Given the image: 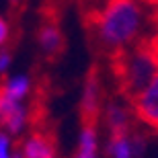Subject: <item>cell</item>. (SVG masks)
<instances>
[{
	"mask_svg": "<svg viewBox=\"0 0 158 158\" xmlns=\"http://www.w3.org/2000/svg\"><path fill=\"white\" fill-rule=\"evenodd\" d=\"M99 43L111 52L135 45L146 29V12L140 0H107L93 21Z\"/></svg>",
	"mask_w": 158,
	"mask_h": 158,
	"instance_id": "obj_1",
	"label": "cell"
},
{
	"mask_svg": "<svg viewBox=\"0 0 158 158\" xmlns=\"http://www.w3.org/2000/svg\"><path fill=\"white\" fill-rule=\"evenodd\" d=\"M119 84L129 99H134L158 72V56L152 43H135L119 52L115 62Z\"/></svg>",
	"mask_w": 158,
	"mask_h": 158,
	"instance_id": "obj_2",
	"label": "cell"
},
{
	"mask_svg": "<svg viewBox=\"0 0 158 158\" xmlns=\"http://www.w3.org/2000/svg\"><path fill=\"white\" fill-rule=\"evenodd\" d=\"M131 103H134V111L138 119H142L150 127L158 129V72L131 99Z\"/></svg>",
	"mask_w": 158,
	"mask_h": 158,
	"instance_id": "obj_3",
	"label": "cell"
},
{
	"mask_svg": "<svg viewBox=\"0 0 158 158\" xmlns=\"http://www.w3.org/2000/svg\"><path fill=\"white\" fill-rule=\"evenodd\" d=\"M27 123V109L21 101H12L0 93V125L8 134H19Z\"/></svg>",
	"mask_w": 158,
	"mask_h": 158,
	"instance_id": "obj_4",
	"label": "cell"
},
{
	"mask_svg": "<svg viewBox=\"0 0 158 158\" xmlns=\"http://www.w3.org/2000/svg\"><path fill=\"white\" fill-rule=\"evenodd\" d=\"M99 103H101V84L97 72H90L84 82L82 88V113L86 119H94L97 111H99Z\"/></svg>",
	"mask_w": 158,
	"mask_h": 158,
	"instance_id": "obj_5",
	"label": "cell"
},
{
	"mask_svg": "<svg viewBox=\"0 0 158 158\" xmlns=\"http://www.w3.org/2000/svg\"><path fill=\"white\" fill-rule=\"evenodd\" d=\"M142 150H144V144L138 138H129L127 134H115L109 144L111 158H135L142 154Z\"/></svg>",
	"mask_w": 158,
	"mask_h": 158,
	"instance_id": "obj_6",
	"label": "cell"
},
{
	"mask_svg": "<svg viewBox=\"0 0 158 158\" xmlns=\"http://www.w3.org/2000/svg\"><path fill=\"white\" fill-rule=\"evenodd\" d=\"M53 146L43 135H33L25 142L23 146V158H53Z\"/></svg>",
	"mask_w": 158,
	"mask_h": 158,
	"instance_id": "obj_7",
	"label": "cell"
},
{
	"mask_svg": "<svg viewBox=\"0 0 158 158\" xmlns=\"http://www.w3.org/2000/svg\"><path fill=\"white\" fill-rule=\"evenodd\" d=\"M29 88H31L29 78L23 76V74H17V76L6 78V82H4V86H2L0 93L4 94V97H8V99H12V101H23L29 94Z\"/></svg>",
	"mask_w": 158,
	"mask_h": 158,
	"instance_id": "obj_8",
	"label": "cell"
},
{
	"mask_svg": "<svg viewBox=\"0 0 158 158\" xmlns=\"http://www.w3.org/2000/svg\"><path fill=\"white\" fill-rule=\"evenodd\" d=\"M127 111L125 107H121L119 103H111L107 107V125L111 129V134H127Z\"/></svg>",
	"mask_w": 158,
	"mask_h": 158,
	"instance_id": "obj_9",
	"label": "cell"
},
{
	"mask_svg": "<svg viewBox=\"0 0 158 158\" xmlns=\"http://www.w3.org/2000/svg\"><path fill=\"white\" fill-rule=\"evenodd\" d=\"M39 45L43 52L47 53H56L62 47V33L56 25H43L39 31Z\"/></svg>",
	"mask_w": 158,
	"mask_h": 158,
	"instance_id": "obj_10",
	"label": "cell"
},
{
	"mask_svg": "<svg viewBox=\"0 0 158 158\" xmlns=\"http://www.w3.org/2000/svg\"><path fill=\"white\" fill-rule=\"evenodd\" d=\"M76 158H97V131L93 125H86L82 129Z\"/></svg>",
	"mask_w": 158,
	"mask_h": 158,
	"instance_id": "obj_11",
	"label": "cell"
},
{
	"mask_svg": "<svg viewBox=\"0 0 158 158\" xmlns=\"http://www.w3.org/2000/svg\"><path fill=\"white\" fill-rule=\"evenodd\" d=\"M12 156H15V154H12V150H10L8 134L0 131V158H12Z\"/></svg>",
	"mask_w": 158,
	"mask_h": 158,
	"instance_id": "obj_12",
	"label": "cell"
},
{
	"mask_svg": "<svg viewBox=\"0 0 158 158\" xmlns=\"http://www.w3.org/2000/svg\"><path fill=\"white\" fill-rule=\"evenodd\" d=\"M10 62H12L10 53L8 52H0V74H4V72L10 68Z\"/></svg>",
	"mask_w": 158,
	"mask_h": 158,
	"instance_id": "obj_13",
	"label": "cell"
},
{
	"mask_svg": "<svg viewBox=\"0 0 158 158\" xmlns=\"http://www.w3.org/2000/svg\"><path fill=\"white\" fill-rule=\"evenodd\" d=\"M8 33H10V31H8V23H6L4 19L0 17V47L6 43V39H8Z\"/></svg>",
	"mask_w": 158,
	"mask_h": 158,
	"instance_id": "obj_14",
	"label": "cell"
},
{
	"mask_svg": "<svg viewBox=\"0 0 158 158\" xmlns=\"http://www.w3.org/2000/svg\"><path fill=\"white\" fill-rule=\"evenodd\" d=\"M152 47H154V52H156V56H158V21H156V31H154V37H152Z\"/></svg>",
	"mask_w": 158,
	"mask_h": 158,
	"instance_id": "obj_15",
	"label": "cell"
},
{
	"mask_svg": "<svg viewBox=\"0 0 158 158\" xmlns=\"http://www.w3.org/2000/svg\"><path fill=\"white\" fill-rule=\"evenodd\" d=\"M12 158H23V154H15V156H12Z\"/></svg>",
	"mask_w": 158,
	"mask_h": 158,
	"instance_id": "obj_16",
	"label": "cell"
},
{
	"mask_svg": "<svg viewBox=\"0 0 158 158\" xmlns=\"http://www.w3.org/2000/svg\"><path fill=\"white\" fill-rule=\"evenodd\" d=\"M12 2H19V0H12Z\"/></svg>",
	"mask_w": 158,
	"mask_h": 158,
	"instance_id": "obj_17",
	"label": "cell"
}]
</instances>
